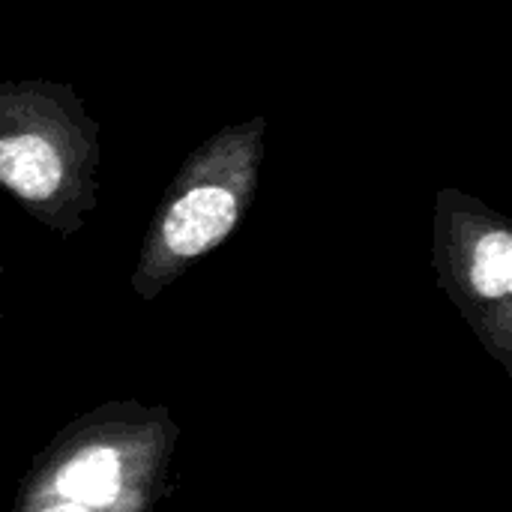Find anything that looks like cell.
Returning <instances> with one entry per match:
<instances>
[{
	"instance_id": "1",
	"label": "cell",
	"mask_w": 512,
	"mask_h": 512,
	"mask_svg": "<svg viewBox=\"0 0 512 512\" xmlns=\"http://www.w3.org/2000/svg\"><path fill=\"white\" fill-rule=\"evenodd\" d=\"M237 210V198L225 186H195L168 207L162 240L177 258L204 255L231 234Z\"/></svg>"
},
{
	"instance_id": "2",
	"label": "cell",
	"mask_w": 512,
	"mask_h": 512,
	"mask_svg": "<svg viewBox=\"0 0 512 512\" xmlns=\"http://www.w3.org/2000/svg\"><path fill=\"white\" fill-rule=\"evenodd\" d=\"M60 156L36 135L0 141V183L27 201H42L60 186Z\"/></svg>"
},
{
	"instance_id": "3",
	"label": "cell",
	"mask_w": 512,
	"mask_h": 512,
	"mask_svg": "<svg viewBox=\"0 0 512 512\" xmlns=\"http://www.w3.org/2000/svg\"><path fill=\"white\" fill-rule=\"evenodd\" d=\"M57 492L78 507H108L120 492V459L108 447H90L57 477Z\"/></svg>"
},
{
	"instance_id": "4",
	"label": "cell",
	"mask_w": 512,
	"mask_h": 512,
	"mask_svg": "<svg viewBox=\"0 0 512 512\" xmlns=\"http://www.w3.org/2000/svg\"><path fill=\"white\" fill-rule=\"evenodd\" d=\"M471 285L486 300H504L512 291V237L507 231H489L471 261Z\"/></svg>"
},
{
	"instance_id": "5",
	"label": "cell",
	"mask_w": 512,
	"mask_h": 512,
	"mask_svg": "<svg viewBox=\"0 0 512 512\" xmlns=\"http://www.w3.org/2000/svg\"><path fill=\"white\" fill-rule=\"evenodd\" d=\"M45 512H84V507L72 504V507H57V510H45Z\"/></svg>"
}]
</instances>
